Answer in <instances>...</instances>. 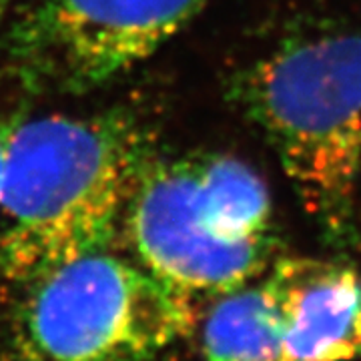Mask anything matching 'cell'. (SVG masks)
Masks as SVG:
<instances>
[{
  "label": "cell",
  "mask_w": 361,
  "mask_h": 361,
  "mask_svg": "<svg viewBox=\"0 0 361 361\" xmlns=\"http://www.w3.org/2000/svg\"><path fill=\"white\" fill-rule=\"evenodd\" d=\"M195 322L193 297L101 249L30 281L14 345L25 361H151Z\"/></svg>",
  "instance_id": "cell-4"
},
{
  "label": "cell",
  "mask_w": 361,
  "mask_h": 361,
  "mask_svg": "<svg viewBox=\"0 0 361 361\" xmlns=\"http://www.w3.org/2000/svg\"><path fill=\"white\" fill-rule=\"evenodd\" d=\"M153 155L151 133L127 111L23 118L0 195V275L35 281L111 249Z\"/></svg>",
  "instance_id": "cell-1"
},
{
  "label": "cell",
  "mask_w": 361,
  "mask_h": 361,
  "mask_svg": "<svg viewBox=\"0 0 361 361\" xmlns=\"http://www.w3.org/2000/svg\"><path fill=\"white\" fill-rule=\"evenodd\" d=\"M283 315L281 361L361 360V275L322 259H279L265 277Z\"/></svg>",
  "instance_id": "cell-6"
},
{
  "label": "cell",
  "mask_w": 361,
  "mask_h": 361,
  "mask_svg": "<svg viewBox=\"0 0 361 361\" xmlns=\"http://www.w3.org/2000/svg\"><path fill=\"white\" fill-rule=\"evenodd\" d=\"M285 323L269 285H243L223 293L203 322L207 361H281Z\"/></svg>",
  "instance_id": "cell-7"
},
{
  "label": "cell",
  "mask_w": 361,
  "mask_h": 361,
  "mask_svg": "<svg viewBox=\"0 0 361 361\" xmlns=\"http://www.w3.org/2000/svg\"><path fill=\"white\" fill-rule=\"evenodd\" d=\"M18 123H20V118L14 115L11 106L2 103V99H0V195H2V185H4V175H6L11 141H13L14 129Z\"/></svg>",
  "instance_id": "cell-8"
},
{
  "label": "cell",
  "mask_w": 361,
  "mask_h": 361,
  "mask_svg": "<svg viewBox=\"0 0 361 361\" xmlns=\"http://www.w3.org/2000/svg\"><path fill=\"white\" fill-rule=\"evenodd\" d=\"M271 225L265 180L221 153L153 155L123 217L135 261L193 299L259 277L271 257Z\"/></svg>",
  "instance_id": "cell-3"
},
{
  "label": "cell",
  "mask_w": 361,
  "mask_h": 361,
  "mask_svg": "<svg viewBox=\"0 0 361 361\" xmlns=\"http://www.w3.org/2000/svg\"><path fill=\"white\" fill-rule=\"evenodd\" d=\"M211 0H37L4 37L28 89L80 94L151 59Z\"/></svg>",
  "instance_id": "cell-5"
},
{
  "label": "cell",
  "mask_w": 361,
  "mask_h": 361,
  "mask_svg": "<svg viewBox=\"0 0 361 361\" xmlns=\"http://www.w3.org/2000/svg\"><path fill=\"white\" fill-rule=\"evenodd\" d=\"M11 2H13V0H0V18L4 16V13H6V8H8Z\"/></svg>",
  "instance_id": "cell-9"
},
{
  "label": "cell",
  "mask_w": 361,
  "mask_h": 361,
  "mask_svg": "<svg viewBox=\"0 0 361 361\" xmlns=\"http://www.w3.org/2000/svg\"><path fill=\"white\" fill-rule=\"evenodd\" d=\"M231 94L305 211L331 233L348 231L361 185L360 30L285 39L235 75Z\"/></svg>",
  "instance_id": "cell-2"
}]
</instances>
